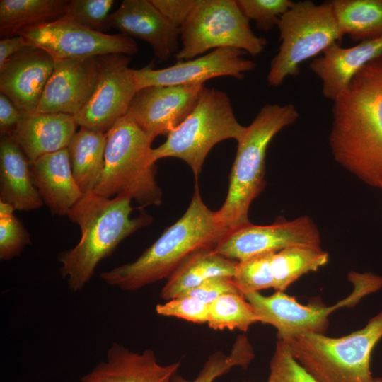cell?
<instances>
[{
	"instance_id": "cell-25",
	"label": "cell",
	"mask_w": 382,
	"mask_h": 382,
	"mask_svg": "<svg viewBox=\"0 0 382 382\" xmlns=\"http://www.w3.org/2000/svg\"><path fill=\"white\" fill-rule=\"evenodd\" d=\"M106 133L81 127L67 149L75 181L83 194L93 191L101 175Z\"/></svg>"
},
{
	"instance_id": "cell-5",
	"label": "cell",
	"mask_w": 382,
	"mask_h": 382,
	"mask_svg": "<svg viewBox=\"0 0 382 382\" xmlns=\"http://www.w3.org/2000/svg\"><path fill=\"white\" fill-rule=\"evenodd\" d=\"M106 135L103 168L93 192L105 198L127 196L141 207L160 205L162 191L156 180L153 140L127 115Z\"/></svg>"
},
{
	"instance_id": "cell-12",
	"label": "cell",
	"mask_w": 382,
	"mask_h": 382,
	"mask_svg": "<svg viewBox=\"0 0 382 382\" xmlns=\"http://www.w3.org/2000/svg\"><path fill=\"white\" fill-rule=\"evenodd\" d=\"M130 58L122 54L98 57V77L93 92L74 117L78 125L107 132L126 115L137 88Z\"/></svg>"
},
{
	"instance_id": "cell-19",
	"label": "cell",
	"mask_w": 382,
	"mask_h": 382,
	"mask_svg": "<svg viewBox=\"0 0 382 382\" xmlns=\"http://www.w3.org/2000/svg\"><path fill=\"white\" fill-rule=\"evenodd\" d=\"M180 361L161 365L154 351L132 352L117 342L107 351L106 360L99 362L81 378V382H172Z\"/></svg>"
},
{
	"instance_id": "cell-3",
	"label": "cell",
	"mask_w": 382,
	"mask_h": 382,
	"mask_svg": "<svg viewBox=\"0 0 382 382\" xmlns=\"http://www.w3.org/2000/svg\"><path fill=\"white\" fill-rule=\"evenodd\" d=\"M132 199L117 195L105 198L94 192L83 194L67 216L81 230V238L71 249L59 253L60 272L73 291L91 280L98 263L108 257L127 237L149 225L152 217L141 213L131 217Z\"/></svg>"
},
{
	"instance_id": "cell-23",
	"label": "cell",
	"mask_w": 382,
	"mask_h": 382,
	"mask_svg": "<svg viewBox=\"0 0 382 382\" xmlns=\"http://www.w3.org/2000/svg\"><path fill=\"white\" fill-rule=\"evenodd\" d=\"M0 201L21 211L35 210L44 203L33 183L28 159L8 134L1 135L0 140Z\"/></svg>"
},
{
	"instance_id": "cell-18",
	"label": "cell",
	"mask_w": 382,
	"mask_h": 382,
	"mask_svg": "<svg viewBox=\"0 0 382 382\" xmlns=\"http://www.w3.org/2000/svg\"><path fill=\"white\" fill-rule=\"evenodd\" d=\"M108 27L147 42L156 57L167 61L179 50L180 30L151 2V0H124L108 18Z\"/></svg>"
},
{
	"instance_id": "cell-35",
	"label": "cell",
	"mask_w": 382,
	"mask_h": 382,
	"mask_svg": "<svg viewBox=\"0 0 382 382\" xmlns=\"http://www.w3.org/2000/svg\"><path fill=\"white\" fill-rule=\"evenodd\" d=\"M156 312L162 316L175 317L193 323H207L209 304L189 296H181L157 304Z\"/></svg>"
},
{
	"instance_id": "cell-33",
	"label": "cell",
	"mask_w": 382,
	"mask_h": 382,
	"mask_svg": "<svg viewBox=\"0 0 382 382\" xmlns=\"http://www.w3.org/2000/svg\"><path fill=\"white\" fill-rule=\"evenodd\" d=\"M114 3L113 0H70L67 1L65 14L80 24L102 32L108 29V13Z\"/></svg>"
},
{
	"instance_id": "cell-13",
	"label": "cell",
	"mask_w": 382,
	"mask_h": 382,
	"mask_svg": "<svg viewBox=\"0 0 382 382\" xmlns=\"http://www.w3.org/2000/svg\"><path fill=\"white\" fill-rule=\"evenodd\" d=\"M320 241L316 225L311 218L303 216L267 226L250 223L230 231L214 250L225 257L241 262L291 246L321 248Z\"/></svg>"
},
{
	"instance_id": "cell-17",
	"label": "cell",
	"mask_w": 382,
	"mask_h": 382,
	"mask_svg": "<svg viewBox=\"0 0 382 382\" xmlns=\"http://www.w3.org/2000/svg\"><path fill=\"white\" fill-rule=\"evenodd\" d=\"M45 51L29 47L0 67V91L21 112H35L54 67Z\"/></svg>"
},
{
	"instance_id": "cell-27",
	"label": "cell",
	"mask_w": 382,
	"mask_h": 382,
	"mask_svg": "<svg viewBox=\"0 0 382 382\" xmlns=\"http://www.w3.org/2000/svg\"><path fill=\"white\" fill-rule=\"evenodd\" d=\"M66 0H1V37L23 28L54 21L65 14Z\"/></svg>"
},
{
	"instance_id": "cell-24",
	"label": "cell",
	"mask_w": 382,
	"mask_h": 382,
	"mask_svg": "<svg viewBox=\"0 0 382 382\" xmlns=\"http://www.w3.org/2000/svg\"><path fill=\"white\" fill-rule=\"evenodd\" d=\"M238 262L216 253L214 250L201 252L183 264L168 279L160 296L168 301L185 295L208 279L233 277Z\"/></svg>"
},
{
	"instance_id": "cell-29",
	"label": "cell",
	"mask_w": 382,
	"mask_h": 382,
	"mask_svg": "<svg viewBox=\"0 0 382 382\" xmlns=\"http://www.w3.org/2000/svg\"><path fill=\"white\" fill-rule=\"evenodd\" d=\"M256 323H260L259 318L242 294H225L209 304L207 324L213 330L246 332Z\"/></svg>"
},
{
	"instance_id": "cell-38",
	"label": "cell",
	"mask_w": 382,
	"mask_h": 382,
	"mask_svg": "<svg viewBox=\"0 0 382 382\" xmlns=\"http://www.w3.org/2000/svg\"><path fill=\"white\" fill-rule=\"evenodd\" d=\"M151 2L175 28L180 29L198 0H151Z\"/></svg>"
},
{
	"instance_id": "cell-11",
	"label": "cell",
	"mask_w": 382,
	"mask_h": 382,
	"mask_svg": "<svg viewBox=\"0 0 382 382\" xmlns=\"http://www.w3.org/2000/svg\"><path fill=\"white\" fill-rule=\"evenodd\" d=\"M17 35L31 47L47 52L54 59H87L109 54L134 55V40L122 33L110 35L85 26L69 16L25 27Z\"/></svg>"
},
{
	"instance_id": "cell-14",
	"label": "cell",
	"mask_w": 382,
	"mask_h": 382,
	"mask_svg": "<svg viewBox=\"0 0 382 382\" xmlns=\"http://www.w3.org/2000/svg\"><path fill=\"white\" fill-rule=\"evenodd\" d=\"M204 84L152 86L137 92L126 115L153 141L166 137L195 108Z\"/></svg>"
},
{
	"instance_id": "cell-16",
	"label": "cell",
	"mask_w": 382,
	"mask_h": 382,
	"mask_svg": "<svg viewBox=\"0 0 382 382\" xmlns=\"http://www.w3.org/2000/svg\"><path fill=\"white\" fill-rule=\"evenodd\" d=\"M97 77L98 57L55 61L35 112L74 116L91 96Z\"/></svg>"
},
{
	"instance_id": "cell-6",
	"label": "cell",
	"mask_w": 382,
	"mask_h": 382,
	"mask_svg": "<svg viewBox=\"0 0 382 382\" xmlns=\"http://www.w3.org/2000/svg\"><path fill=\"white\" fill-rule=\"evenodd\" d=\"M381 338L382 311L364 328L343 337L306 332L282 341L295 359L320 382H372L371 355Z\"/></svg>"
},
{
	"instance_id": "cell-37",
	"label": "cell",
	"mask_w": 382,
	"mask_h": 382,
	"mask_svg": "<svg viewBox=\"0 0 382 382\" xmlns=\"http://www.w3.org/2000/svg\"><path fill=\"white\" fill-rule=\"evenodd\" d=\"M228 294H242L233 277H219L205 280L183 296H189L210 304L219 297Z\"/></svg>"
},
{
	"instance_id": "cell-15",
	"label": "cell",
	"mask_w": 382,
	"mask_h": 382,
	"mask_svg": "<svg viewBox=\"0 0 382 382\" xmlns=\"http://www.w3.org/2000/svg\"><path fill=\"white\" fill-rule=\"evenodd\" d=\"M244 51L222 47L194 59L177 62L166 68L154 69L151 62L134 69L137 91L152 86L204 84L210 79L232 76L241 79L256 67V63L243 57Z\"/></svg>"
},
{
	"instance_id": "cell-36",
	"label": "cell",
	"mask_w": 382,
	"mask_h": 382,
	"mask_svg": "<svg viewBox=\"0 0 382 382\" xmlns=\"http://www.w3.org/2000/svg\"><path fill=\"white\" fill-rule=\"evenodd\" d=\"M31 243L30 236L14 215L0 218V259L10 260Z\"/></svg>"
},
{
	"instance_id": "cell-7",
	"label": "cell",
	"mask_w": 382,
	"mask_h": 382,
	"mask_svg": "<svg viewBox=\"0 0 382 382\" xmlns=\"http://www.w3.org/2000/svg\"><path fill=\"white\" fill-rule=\"evenodd\" d=\"M246 129L237 120L227 94L204 87L193 111L167 136L164 143L153 149L152 156L156 162L166 157L180 158L197 178L213 146L229 139L240 141Z\"/></svg>"
},
{
	"instance_id": "cell-1",
	"label": "cell",
	"mask_w": 382,
	"mask_h": 382,
	"mask_svg": "<svg viewBox=\"0 0 382 382\" xmlns=\"http://www.w3.org/2000/svg\"><path fill=\"white\" fill-rule=\"evenodd\" d=\"M329 144L335 160L382 189V54L366 64L331 110Z\"/></svg>"
},
{
	"instance_id": "cell-39",
	"label": "cell",
	"mask_w": 382,
	"mask_h": 382,
	"mask_svg": "<svg viewBox=\"0 0 382 382\" xmlns=\"http://www.w3.org/2000/svg\"><path fill=\"white\" fill-rule=\"evenodd\" d=\"M22 117L12 101L4 93L0 94V132L1 135L10 134Z\"/></svg>"
},
{
	"instance_id": "cell-8",
	"label": "cell",
	"mask_w": 382,
	"mask_h": 382,
	"mask_svg": "<svg viewBox=\"0 0 382 382\" xmlns=\"http://www.w3.org/2000/svg\"><path fill=\"white\" fill-rule=\"evenodd\" d=\"M277 26L281 43L267 77L273 87L280 86L288 76L299 75L303 62L333 43L340 44L343 37L330 1L320 4L310 0L293 2Z\"/></svg>"
},
{
	"instance_id": "cell-22",
	"label": "cell",
	"mask_w": 382,
	"mask_h": 382,
	"mask_svg": "<svg viewBox=\"0 0 382 382\" xmlns=\"http://www.w3.org/2000/svg\"><path fill=\"white\" fill-rule=\"evenodd\" d=\"M33 183L54 215H67L83 193L72 173L68 149L45 154L30 164Z\"/></svg>"
},
{
	"instance_id": "cell-42",
	"label": "cell",
	"mask_w": 382,
	"mask_h": 382,
	"mask_svg": "<svg viewBox=\"0 0 382 382\" xmlns=\"http://www.w3.org/2000/svg\"><path fill=\"white\" fill-rule=\"evenodd\" d=\"M372 382H382V377H374Z\"/></svg>"
},
{
	"instance_id": "cell-9",
	"label": "cell",
	"mask_w": 382,
	"mask_h": 382,
	"mask_svg": "<svg viewBox=\"0 0 382 382\" xmlns=\"http://www.w3.org/2000/svg\"><path fill=\"white\" fill-rule=\"evenodd\" d=\"M179 30L182 43L175 54L178 62L222 47L239 49L257 56L267 45L265 38L252 31L235 0H198Z\"/></svg>"
},
{
	"instance_id": "cell-2",
	"label": "cell",
	"mask_w": 382,
	"mask_h": 382,
	"mask_svg": "<svg viewBox=\"0 0 382 382\" xmlns=\"http://www.w3.org/2000/svg\"><path fill=\"white\" fill-rule=\"evenodd\" d=\"M230 231L216 219V212L204 203L197 185L190 204L175 224L135 260L100 274L106 284L125 291H135L168 279L194 255L215 250Z\"/></svg>"
},
{
	"instance_id": "cell-21",
	"label": "cell",
	"mask_w": 382,
	"mask_h": 382,
	"mask_svg": "<svg viewBox=\"0 0 382 382\" xmlns=\"http://www.w3.org/2000/svg\"><path fill=\"white\" fill-rule=\"evenodd\" d=\"M77 126L71 115L22 112L17 126L8 135L19 145L31 164L45 154L67 148Z\"/></svg>"
},
{
	"instance_id": "cell-28",
	"label": "cell",
	"mask_w": 382,
	"mask_h": 382,
	"mask_svg": "<svg viewBox=\"0 0 382 382\" xmlns=\"http://www.w3.org/2000/svg\"><path fill=\"white\" fill-rule=\"evenodd\" d=\"M328 253L321 248L291 246L274 253L271 267L274 288L284 291L300 277L327 264Z\"/></svg>"
},
{
	"instance_id": "cell-40",
	"label": "cell",
	"mask_w": 382,
	"mask_h": 382,
	"mask_svg": "<svg viewBox=\"0 0 382 382\" xmlns=\"http://www.w3.org/2000/svg\"><path fill=\"white\" fill-rule=\"evenodd\" d=\"M29 47H31L29 43L19 35L4 37L0 41V67L11 57Z\"/></svg>"
},
{
	"instance_id": "cell-34",
	"label": "cell",
	"mask_w": 382,
	"mask_h": 382,
	"mask_svg": "<svg viewBox=\"0 0 382 382\" xmlns=\"http://www.w3.org/2000/svg\"><path fill=\"white\" fill-rule=\"evenodd\" d=\"M238 5L248 21L256 28L267 32L277 25L280 17L293 4L290 0H238Z\"/></svg>"
},
{
	"instance_id": "cell-31",
	"label": "cell",
	"mask_w": 382,
	"mask_h": 382,
	"mask_svg": "<svg viewBox=\"0 0 382 382\" xmlns=\"http://www.w3.org/2000/svg\"><path fill=\"white\" fill-rule=\"evenodd\" d=\"M273 253L257 255L238 262L233 279L244 296L262 289L274 288L271 267Z\"/></svg>"
},
{
	"instance_id": "cell-4",
	"label": "cell",
	"mask_w": 382,
	"mask_h": 382,
	"mask_svg": "<svg viewBox=\"0 0 382 382\" xmlns=\"http://www.w3.org/2000/svg\"><path fill=\"white\" fill-rule=\"evenodd\" d=\"M299 116L291 103H267L247 127L244 137L238 142L226 198L216 212L217 220L228 230L250 224V206L265 186L267 146L279 131L294 124Z\"/></svg>"
},
{
	"instance_id": "cell-20",
	"label": "cell",
	"mask_w": 382,
	"mask_h": 382,
	"mask_svg": "<svg viewBox=\"0 0 382 382\" xmlns=\"http://www.w3.org/2000/svg\"><path fill=\"white\" fill-rule=\"evenodd\" d=\"M381 54L382 38L346 48L335 42L314 58L309 68L321 80L323 96L333 102L348 88L357 72Z\"/></svg>"
},
{
	"instance_id": "cell-32",
	"label": "cell",
	"mask_w": 382,
	"mask_h": 382,
	"mask_svg": "<svg viewBox=\"0 0 382 382\" xmlns=\"http://www.w3.org/2000/svg\"><path fill=\"white\" fill-rule=\"evenodd\" d=\"M267 382H320L310 374L293 357L288 345L277 341L270 362Z\"/></svg>"
},
{
	"instance_id": "cell-26",
	"label": "cell",
	"mask_w": 382,
	"mask_h": 382,
	"mask_svg": "<svg viewBox=\"0 0 382 382\" xmlns=\"http://www.w3.org/2000/svg\"><path fill=\"white\" fill-rule=\"evenodd\" d=\"M342 35L354 42L382 38V0L330 1Z\"/></svg>"
},
{
	"instance_id": "cell-41",
	"label": "cell",
	"mask_w": 382,
	"mask_h": 382,
	"mask_svg": "<svg viewBox=\"0 0 382 382\" xmlns=\"http://www.w3.org/2000/svg\"><path fill=\"white\" fill-rule=\"evenodd\" d=\"M16 209L11 204L0 201V218H5L12 215H14V211Z\"/></svg>"
},
{
	"instance_id": "cell-10",
	"label": "cell",
	"mask_w": 382,
	"mask_h": 382,
	"mask_svg": "<svg viewBox=\"0 0 382 382\" xmlns=\"http://www.w3.org/2000/svg\"><path fill=\"white\" fill-rule=\"evenodd\" d=\"M349 279L353 284V291L332 306L318 303L303 305L294 297L279 291L270 296L253 292L245 297L260 323L276 328L279 340L301 332L324 334L328 327L329 316L334 311L354 306L362 298L382 288V277L371 272H352Z\"/></svg>"
},
{
	"instance_id": "cell-30",
	"label": "cell",
	"mask_w": 382,
	"mask_h": 382,
	"mask_svg": "<svg viewBox=\"0 0 382 382\" xmlns=\"http://www.w3.org/2000/svg\"><path fill=\"white\" fill-rule=\"evenodd\" d=\"M253 358L254 352L248 339L241 335L236 338L229 354L220 351L212 354L195 379L187 380L176 374L172 382H213L233 367L246 369Z\"/></svg>"
}]
</instances>
